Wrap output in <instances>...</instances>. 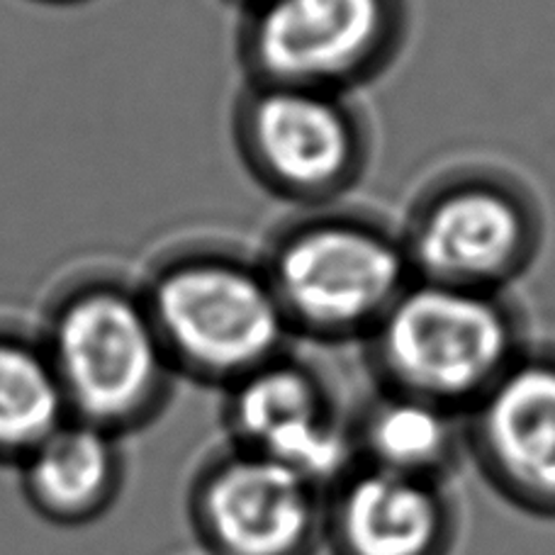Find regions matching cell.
Segmentation results:
<instances>
[{
    "mask_svg": "<svg viewBox=\"0 0 555 555\" xmlns=\"http://www.w3.org/2000/svg\"><path fill=\"white\" fill-rule=\"evenodd\" d=\"M463 422L468 461L494 494L555 519V349H524Z\"/></svg>",
    "mask_w": 555,
    "mask_h": 555,
    "instance_id": "9c48e42d",
    "label": "cell"
},
{
    "mask_svg": "<svg viewBox=\"0 0 555 555\" xmlns=\"http://www.w3.org/2000/svg\"><path fill=\"white\" fill-rule=\"evenodd\" d=\"M385 390L465 414L527 349L504 293L414 281L369 336Z\"/></svg>",
    "mask_w": 555,
    "mask_h": 555,
    "instance_id": "7a4b0ae2",
    "label": "cell"
},
{
    "mask_svg": "<svg viewBox=\"0 0 555 555\" xmlns=\"http://www.w3.org/2000/svg\"><path fill=\"white\" fill-rule=\"evenodd\" d=\"M144 300L176 373L224 390L285 356L295 336L263 266L234 256L166 263Z\"/></svg>",
    "mask_w": 555,
    "mask_h": 555,
    "instance_id": "277c9868",
    "label": "cell"
},
{
    "mask_svg": "<svg viewBox=\"0 0 555 555\" xmlns=\"http://www.w3.org/2000/svg\"><path fill=\"white\" fill-rule=\"evenodd\" d=\"M224 392V429L234 449L283 463L324 490L356 465L351 420L322 375L291 353Z\"/></svg>",
    "mask_w": 555,
    "mask_h": 555,
    "instance_id": "30bf717a",
    "label": "cell"
},
{
    "mask_svg": "<svg viewBox=\"0 0 555 555\" xmlns=\"http://www.w3.org/2000/svg\"><path fill=\"white\" fill-rule=\"evenodd\" d=\"M72 420L42 341L0 334V465L17 468Z\"/></svg>",
    "mask_w": 555,
    "mask_h": 555,
    "instance_id": "5bb4252c",
    "label": "cell"
},
{
    "mask_svg": "<svg viewBox=\"0 0 555 555\" xmlns=\"http://www.w3.org/2000/svg\"><path fill=\"white\" fill-rule=\"evenodd\" d=\"M240 3H242V5H244V8H249V5H251V3H256V0H240Z\"/></svg>",
    "mask_w": 555,
    "mask_h": 555,
    "instance_id": "2e32d148",
    "label": "cell"
},
{
    "mask_svg": "<svg viewBox=\"0 0 555 555\" xmlns=\"http://www.w3.org/2000/svg\"><path fill=\"white\" fill-rule=\"evenodd\" d=\"M42 346L72 420L122 439L162 414L176 369L144 293L78 285L54 305Z\"/></svg>",
    "mask_w": 555,
    "mask_h": 555,
    "instance_id": "6da1fadb",
    "label": "cell"
},
{
    "mask_svg": "<svg viewBox=\"0 0 555 555\" xmlns=\"http://www.w3.org/2000/svg\"><path fill=\"white\" fill-rule=\"evenodd\" d=\"M42 3H78V0H42Z\"/></svg>",
    "mask_w": 555,
    "mask_h": 555,
    "instance_id": "9a60e30c",
    "label": "cell"
},
{
    "mask_svg": "<svg viewBox=\"0 0 555 555\" xmlns=\"http://www.w3.org/2000/svg\"><path fill=\"white\" fill-rule=\"evenodd\" d=\"M459 533L451 482L356 463L324 490L330 555H451Z\"/></svg>",
    "mask_w": 555,
    "mask_h": 555,
    "instance_id": "8fae6325",
    "label": "cell"
},
{
    "mask_svg": "<svg viewBox=\"0 0 555 555\" xmlns=\"http://www.w3.org/2000/svg\"><path fill=\"white\" fill-rule=\"evenodd\" d=\"M261 266L293 334L320 341L369 339L414 281L400 232L324 207L285 227Z\"/></svg>",
    "mask_w": 555,
    "mask_h": 555,
    "instance_id": "3957f363",
    "label": "cell"
},
{
    "mask_svg": "<svg viewBox=\"0 0 555 555\" xmlns=\"http://www.w3.org/2000/svg\"><path fill=\"white\" fill-rule=\"evenodd\" d=\"M351 436L356 463L412 478L451 482L468 461L461 412L385 388L353 416Z\"/></svg>",
    "mask_w": 555,
    "mask_h": 555,
    "instance_id": "4fadbf2b",
    "label": "cell"
},
{
    "mask_svg": "<svg viewBox=\"0 0 555 555\" xmlns=\"http://www.w3.org/2000/svg\"><path fill=\"white\" fill-rule=\"evenodd\" d=\"M408 27V0H256L242 56L251 81L349 95L398 59Z\"/></svg>",
    "mask_w": 555,
    "mask_h": 555,
    "instance_id": "8992f818",
    "label": "cell"
},
{
    "mask_svg": "<svg viewBox=\"0 0 555 555\" xmlns=\"http://www.w3.org/2000/svg\"><path fill=\"white\" fill-rule=\"evenodd\" d=\"M400 234L420 281L504 293L537 261L543 220L517 181L470 168L434 183Z\"/></svg>",
    "mask_w": 555,
    "mask_h": 555,
    "instance_id": "5b68a950",
    "label": "cell"
},
{
    "mask_svg": "<svg viewBox=\"0 0 555 555\" xmlns=\"http://www.w3.org/2000/svg\"><path fill=\"white\" fill-rule=\"evenodd\" d=\"M120 441L98 426L66 420L15 468L29 509L64 529L103 519L125 488Z\"/></svg>",
    "mask_w": 555,
    "mask_h": 555,
    "instance_id": "7c38bea8",
    "label": "cell"
},
{
    "mask_svg": "<svg viewBox=\"0 0 555 555\" xmlns=\"http://www.w3.org/2000/svg\"><path fill=\"white\" fill-rule=\"evenodd\" d=\"M236 146L266 191L322 210L353 191L371 137L346 93L251 81L236 107Z\"/></svg>",
    "mask_w": 555,
    "mask_h": 555,
    "instance_id": "52a82bcc",
    "label": "cell"
},
{
    "mask_svg": "<svg viewBox=\"0 0 555 555\" xmlns=\"http://www.w3.org/2000/svg\"><path fill=\"white\" fill-rule=\"evenodd\" d=\"M188 519L207 555H317L324 546V488L227 446L195 470Z\"/></svg>",
    "mask_w": 555,
    "mask_h": 555,
    "instance_id": "ba28073f",
    "label": "cell"
}]
</instances>
